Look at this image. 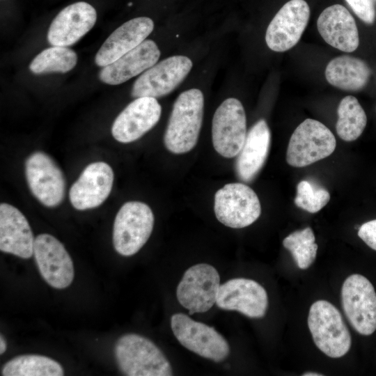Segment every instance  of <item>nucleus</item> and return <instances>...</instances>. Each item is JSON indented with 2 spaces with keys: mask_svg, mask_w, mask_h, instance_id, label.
Wrapping results in <instances>:
<instances>
[{
  "mask_svg": "<svg viewBox=\"0 0 376 376\" xmlns=\"http://www.w3.org/2000/svg\"><path fill=\"white\" fill-rule=\"evenodd\" d=\"M308 326L317 347L327 356L339 358L351 347V336L339 311L326 300L315 301L308 316Z\"/></svg>",
  "mask_w": 376,
  "mask_h": 376,
  "instance_id": "obj_3",
  "label": "nucleus"
},
{
  "mask_svg": "<svg viewBox=\"0 0 376 376\" xmlns=\"http://www.w3.org/2000/svg\"><path fill=\"white\" fill-rule=\"evenodd\" d=\"M160 51L152 40H145L139 45L99 72L100 80L107 84L118 85L146 71L155 63Z\"/></svg>",
  "mask_w": 376,
  "mask_h": 376,
  "instance_id": "obj_21",
  "label": "nucleus"
},
{
  "mask_svg": "<svg viewBox=\"0 0 376 376\" xmlns=\"http://www.w3.org/2000/svg\"><path fill=\"white\" fill-rule=\"evenodd\" d=\"M214 211L226 226L242 228L250 226L260 215L261 206L256 192L245 184L225 185L214 195Z\"/></svg>",
  "mask_w": 376,
  "mask_h": 376,
  "instance_id": "obj_7",
  "label": "nucleus"
},
{
  "mask_svg": "<svg viewBox=\"0 0 376 376\" xmlns=\"http://www.w3.org/2000/svg\"><path fill=\"white\" fill-rule=\"evenodd\" d=\"M6 342L2 335L0 336V354H3L6 350Z\"/></svg>",
  "mask_w": 376,
  "mask_h": 376,
  "instance_id": "obj_32",
  "label": "nucleus"
},
{
  "mask_svg": "<svg viewBox=\"0 0 376 376\" xmlns=\"http://www.w3.org/2000/svg\"><path fill=\"white\" fill-rule=\"evenodd\" d=\"M64 371L59 363L47 357L38 354L17 356L6 362L3 376H62Z\"/></svg>",
  "mask_w": 376,
  "mask_h": 376,
  "instance_id": "obj_25",
  "label": "nucleus"
},
{
  "mask_svg": "<svg viewBox=\"0 0 376 376\" xmlns=\"http://www.w3.org/2000/svg\"><path fill=\"white\" fill-rule=\"evenodd\" d=\"M189 58L175 55L166 58L144 71L134 81L131 95L160 97L171 93L185 79L192 68Z\"/></svg>",
  "mask_w": 376,
  "mask_h": 376,
  "instance_id": "obj_11",
  "label": "nucleus"
},
{
  "mask_svg": "<svg viewBox=\"0 0 376 376\" xmlns=\"http://www.w3.org/2000/svg\"><path fill=\"white\" fill-rule=\"evenodd\" d=\"M97 12L84 1L70 4L62 9L52 20L47 32V40L52 46L72 45L95 25Z\"/></svg>",
  "mask_w": 376,
  "mask_h": 376,
  "instance_id": "obj_17",
  "label": "nucleus"
},
{
  "mask_svg": "<svg viewBox=\"0 0 376 376\" xmlns=\"http://www.w3.org/2000/svg\"><path fill=\"white\" fill-rule=\"evenodd\" d=\"M370 74V69L365 61L349 55L331 59L325 69L326 79L331 85L348 91L363 88Z\"/></svg>",
  "mask_w": 376,
  "mask_h": 376,
  "instance_id": "obj_24",
  "label": "nucleus"
},
{
  "mask_svg": "<svg viewBox=\"0 0 376 376\" xmlns=\"http://www.w3.org/2000/svg\"><path fill=\"white\" fill-rule=\"evenodd\" d=\"M329 199L330 194L327 190L316 187L307 180H301L297 186L294 201L297 207L310 213H315L323 208Z\"/></svg>",
  "mask_w": 376,
  "mask_h": 376,
  "instance_id": "obj_29",
  "label": "nucleus"
},
{
  "mask_svg": "<svg viewBox=\"0 0 376 376\" xmlns=\"http://www.w3.org/2000/svg\"><path fill=\"white\" fill-rule=\"evenodd\" d=\"M310 17V8L304 0H290L277 12L266 31L268 47L277 52L292 48L300 40Z\"/></svg>",
  "mask_w": 376,
  "mask_h": 376,
  "instance_id": "obj_14",
  "label": "nucleus"
},
{
  "mask_svg": "<svg viewBox=\"0 0 376 376\" xmlns=\"http://www.w3.org/2000/svg\"><path fill=\"white\" fill-rule=\"evenodd\" d=\"M35 238L24 215L15 207L0 205V250L27 259L33 255Z\"/></svg>",
  "mask_w": 376,
  "mask_h": 376,
  "instance_id": "obj_22",
  "label": "nucleus"
},
{
  "mask_svg": "<svg viewBox=\"0 0 376 376\" xmlns=\"http://www.w3.org/2000/svg\"><path fill=\"white\" fill-rule=\"evenodd\" d=\"M26 178L33 195L44 205H59L65 196L63 174L54 161L43 152L30 155L25 163Z\"/></svg>",
  "mask_w": 376,
  "mask_h": 376,
  "instance_id": "obj_12",
  "label": "nucleus"
},
{
  "mask_svg": "<svg viewBox=\"0 0 376 376\" xmlns=\"http://www.w3.org/2000/svg\"><path fill=\"white\" fill-rule=\"evenodd\" d=\"M358 235L370 248L376 251V219L362 224Z\"/></svg>",
  "mask_w": 376,
  "mask_h": 376,
  "instance_id": "obj_31",
  "label": "nucleus"
},
{
  "mask_svg": "<svg viewBox=\"0 0 376 376\" xmlns=\"http://www.w3.org/2000/svg\"><path fill=\"white\" fill-rule=\"evenodd\" d=\"M336 146V138L327 127L318 120L307 118L291 135L286 161L294 167L306 166L329 156Z\"/></svg>",
  "mask_w": 376,
  "mask_h": 376,
  "instance_id": "obj_5",
  "label": "nucleus"
},
{
  "mask_svg": "<svg viewBox=\"0 0 376 376\" xmlns=\"http://www.w3.org/2000/svg\"><path fill=\"white\" fill-rule=\"evenodd\" d=\"M171 328L183 347L200 357L219 363L230 353L228 343L214 327L195 321L185 313L172 315Z\"/></svg>",
  "mask_w": 376,
  "mask_h": 376,
  "instance_id": "obj_6",
  "label": "nucleus"
},
{
  "mask_svg": "<svg viewBox=\"0 0 376 376\" xmlns=\"http://www.w3.org/2000/svg\"><path fill=\"white\" fill-rule=\"evenodd\" d=\"M355 15L368 24L374 23L376 10L373 0H345Z\"/></svg>",
  "mask_w": 376,
  "mask_h": 376,
  "instance_id": "obj_30",
  "label": "nucleus"
},
{
  "mask_svg": "<svg viewBox=\"0 0 376 376\" xmlns=\"http://www.w3.org/2000/svg\"><path fill=\"white\" fill-rule=\"evenodd\" d=\"M246 118L241 102L225 100L214 112L212 139L214 150L222 157L232 158L241 150L246 137Z\"/></svg>",
  "mask_w": 376,
  "mask_h": 376,
  "instance_id": "obj_10",
  "label": "nucleus"
},
{
  "mask_svg": "<svg viewBox=\"0 0 376 376\" xmlns=\"http://www.w3.org/2000/svg\"><path fill=\"white\" fill-rule=\"evenodd\" d=\"M317 28L324 41L336 49L352 52L359 47V37L355 20L340 4L326 8L318 17Z\"/></svg>",
  "mask_w": 376,
  "mask_h": 376,
  "instance_id": "obj_20",
  "label": "nucleus"
},
{
  "mask_svg": "<svg viewBox=\"0 0 376 376\" xmlns=\"http://www.w3.org/2000/svg\"><path fill=\"white\" fill-rule=\"evenodd\" d=\"M77 55L66 47L52 46L40 52L31 62L29 70L33 74L66 73L75 68Z\"/></svg>",
  "mask_w": 376,
  "mask_h": 376,
  "instance_id": "obj_27",
  "label": "nucleus"
},
{
  "mask_svg": "<svg viewBox=\"0 0 376 376\" xmlns=\"http://www.w3.org/2000/svg\"><path fill=\"white\" fill-rule=\"evenodd\" d=\"M271 132L267 122L260 119L249 130L237 155L235 171L238 178L251 182L263 166L268 155Z\"/></svg>",
  "mask_w": 376,
  "mask_h": 376,
  "instance_id": "obj_23",
  "label": "nucleus"
},
{
  "mask_svg": "<svg viewBox=\"0 0 376 376\" xmlns=\"http://www.w3.org/2000/svg\"><path fill=\"white\" fill-rule=\"evenodd\" d=\"M312 229L309 227L297 230L283 240V246L292 254L299 268H308L315 259L318 245Z\"/></svg>",
  "mask_w": 376,
  "mask_h": 376,
  "instance_id": "obj_28",
  "label": "nucleus"
},
{
  "mask_svg": "<svg viewBox=\"0 0 376 376\" xmlns=\"http://www.w3.org/2000/svg\"><path fill=\"white\" fill-rule=\"evenodd\" d=\"M161 112V105L156 98L137 97L116 117L111 127V134L120 143L134 141L157 123Z\"/></svg>",
  "mask_w": 376,
  "mask_h": 376,
  "instance_id": "obj_16",
  "label": "nucleus"
},
{
  "mask_svg": "<svg viewBox=\"0 0 376 376\" xmlns=\"http://www.w3.org/2000/svg\"><path fill=\"white\" fill-rule=\"evenodd\" d=\"M113 178V170L108 164L103 162L90 164L70 188L71 204L79 210L100 205L111 191Z\"/></svg>",
  "mask_w": 376,
  "mask_h": 376,
  "instance_id": "obj_18",
  "label": "nucleus"
},
{
  "mask_svg": "<svg viewBox=\"0 0 376 376\" xmlns=\"http://www.w3.org/2000/svg\"><path fill=\"white\" fill-rule=\"evenodd\" d=\"M153 29V21L147 17L125 22L104 42L95 55V64L104 67L114 62L143 42Z\"/></svg>",
  "mask_w": 376,
  "mask_h": 376,
  "instance_id": "obj_19",
  "label": "nucleus"
},
{
  "mask_svg": "<svg viewBox=\"0 0 376 376\" xmlns=\"http://www.w3.org/2000/svg\"><path fill=\"white\" fill-rule=\"evenodd\" d=\"M367 123L366 114L358 100L347 95L343 97L338 107L336 130L338 136L345 141L357 139Z\"/></svg>",
  "mask_w": 376,
  "mask_h": 376,
  "instance_id": "obj_26",
  "label": "nucleus"
},
{
  "mask_svg": "<svg viewBox=\"0 0 376 376\" xmlns=\"http://www.w3.org/2000/svg\"><path fill=\"white\" fill-rule=\"evenodd\" d=\"M220 276L213 266L198 263L184 273L176 289V297L189 315L205 313L216 304Z\"/></svg>",
  "mask_w": 376,
  "mask_h": 376,
  "instance_id": "obj_9",
  "label": "nucleus"
},
{
  "mask_svg": "<svg viewBox=\"0 0 376 376\" xmlns=\"http://www.w3.org/2000/svg\"><path fill=\"white\" fill-rule=\"evenodd\" d=\"M154 226L150 207L140 201H129L118 210L113 223V244L121 256L136 253L149 239Z\"/></svg>",
  "mask_w": 376,
  "mask_h": 376,
  "instance_id": "obj_4",
  "label": "nucleus"
},
{
  "mask_svg": "<svg viewBox=\"0 0 376 376\" xmlns=\"http://www.w3.org/2000/svg\"><path fill=\"white\" fill-rule=\"evenodd\" d=\"M217 306L224 310L235 311L251 318H263L268 306L265 289L254 280L235 278L219 287Z\"/></svg>",
  "mask_w": 376,
  "mask_h": 376,
  "instance_id": "obj_15",
  "label": "nucleus"
},
{
  "mask_svg": "<svg viewBox=\"0 0 376 376\" xmlns=\"http://www.w3.org/2000/svg\"><path fill=\"white\" fill-rule=\"evenodd\" d=\"M344 313L359 334L371 335L376 330V292L365 276L354 274L344 281L341 288Z\"/></svg>",
  "mask_w": 376,
  "mask_h": 376,
  "instance_id": "obj_8",
  "label": "nucleus"
},
{
  "mask_svg": "<svg viewBox=\"0 0 376 376\" xmlns=\"http://www.w3.org/2000/svg\"><path fill=\"white\" fill-rule=\"evenodd\" d=\"M204 97L201 91L191 88L175 100L164 136L166 149L184 154L196 145L203 123Z\"/></svg>",
  "mask_w": 376,
  "mask_h": 376,
  "instance_id": "obj_1",
  "label": "nucleus"
},
{
  "mask_svg": "<svg viewBox=\"0 0 376 376\" xmlns=\"http://www.w3.org/2000/svg\"><path fill=\"white\" fill-rule=\"evenodd\" d=\"M116 363L127 376H171V365L150 339L136 334L120 336L114 347Z\"/></svg>",
  "mask_w": 376,
  "mask_h": 376,
  "instance_id": "obj_2",
  "label": "nucleus"
},
{
  "mask_svg": "<svg viewBox=\"0 0 376 376\" xmlns=\"http://www.w3.org/2000/svg\"><path fill=\"white\" fill-rule=\"evenodd\" d=\"M303 376H322V374H320L318 373H313V372H307L302 375Z\"/></svg>",
  "mask_w": 376,
  "mask_h": 376,
  "instance_id": "obj_33",
  "label": "nucleus"
},
{
  "mask_svg": "<svg viewBox=\"0 0 376 376\" xmlns=\"http://www.w3.org/2000/svg\"><path fill=\"white\" fill-rule=\"evenodd\" d=\"M33 256L43 279L52 288L63 289L73 281L71 257L63 244L54 236L43 233L35 238Z\"/></svg>",
  "mask_w": 376,
  "mask_h": 376,
  "instance_id": "obj_13",
  "label": "nucleus"
}]
</instances>
